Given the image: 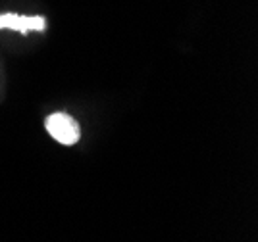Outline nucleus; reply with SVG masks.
I'll list each match as a JSON object with an SVG mask.
<instances>
[{
	"label": "nucleus",
	"mask_w": 258,
	"mask_h": 242,
	"mask_svg": "<svg viewBox=\"0 0 258 242\" xmlns=\"http://www.w3.org/2000/svg\"><path fill=\"white\" fill-rule=\"evenodd\" d=\"M44 127L48 131V135L56 142L64 144V146H74V144H77V140L81 138L79 123L70 114H64V112L50 114V116L46 117V121H44Z\"/></svg>",
	"instance_id": "obj_1"
},
{
	"label": "nucleus",
	"mask_w": 258,
	"mask_h": 242,
	"mask_svg": "<svg viewBox=\"0 0 258 242\" xmlns=\"http://www.w3.org/2000/svg\"><path fill=\"white\" fill-rule=\"evenodd\" d=\"M0 29H14V31L27 35L29 31H44L46 20L43 16H18V14H0Z\"/></svg>",
	"instance_id": "obj_2"
}]
</instances>
